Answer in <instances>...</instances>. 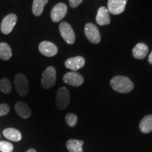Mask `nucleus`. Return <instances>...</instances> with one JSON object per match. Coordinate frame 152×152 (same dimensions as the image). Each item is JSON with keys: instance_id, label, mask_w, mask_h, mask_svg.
Segmentation results:
<instances>
[{"instance_id": "nucleus-20", "label": "nucleus", "mask_w": 152, "mask_h": 152, "mask_svg": "<svg viewBox=\"0 0 152 152\" xmlns=\"http://www.w3.org/2000/svg\"><path fill=\"white\" fill-rule=\"evenodd\" d=\"M12 56V50L7 43H0V58L4 61H8Z\"/></svg>"}, {"instance_id": "nucleus-1", "label": "nucleus", "mask_w": 152, "mask_h": 152, "mask_svg": "<svg viewBox=\"0 0 152 152\" xmlns=\"http://www.w3.org/2000/svg\"><path fill=\"white\" fill-rule=\"evenodd\" d=\"M110 85L113 90L123 94L130 92L134 89L132 82L125 76H115L110 81Z\"/></svg>"}, {"instance_id": "nucleus-25", "label": "nucleus", "mask_w": 152, "mask_h": 152, "mask_svg": "<svg viewBox=\"0 0 152 152\" xmlns=\"http://www.w3.org/2000/svg\"><path fill=\"white\" fill-rule=\"evenodd\" d=\"M68 1H69L70 7L71 8H76L80 4L83 0H68Z\"/></svg>"}, {"instance_id": "nucleus-19", "label": "nucleus", "mask_w": 152, "mask_h": 152, "mask_svg": "<svg viewBox=\"0 0 152 152\" xmlns=\"http://www.w3.org/2000/svg\"><path fill=\"white\" fill-rule=\"evenodd\" d=\"M48 2V0H34L32 7L33 14L35 16H39L42 14L44 7Z\"/></svg>"}, {"instance_id": "nucleus-28", "label": "nucleus", "mask_w": 152, "mask_h": 152, "mask_svg": "<svg viewBox=\"0 0 152 152\" xmlns=\"http://www.w3.org/2000/svg\"></svg>"}, {"instance_id": "nucleus-14", "label": "nucleus", "mask_w": 152, "mask_h": 152, "mask_svg": "<svg viewBox=\"0 0 152 152\" xmlns=\"http://www.w3.org/2000/svg\"><path fill=\"white\" fill-rule=\"evenodd\" d=\"M149 48L144 43H138L132 49V55L137 59H144L147 56Z\"/></svg>"}, {"instance_id": "nucleus-7", "label": "nucleus", "mask_w": 152, "mask_h": 152, "mask_svg": "<svg viewBox=\"0 0 152 152\" xmlns=\"http://www.w3.org/2000/svg\"><path fill=\"white\" fill-rule=\"evenodd\" d=\"M17 20V16L14 14H10L5 16L1 23V31L4 35H9L12 32L13 29L16 26Z\"/></svg>"}, {"instance_id": "nucleus-13", "label": "nucleus", "mask_w": 152, "mask_h": 152, "mask_svg": "<svg viewBox=\"0 0 152 152\" xmlns=\"http://www.w3.org/2000/svg\"><path fill=\"white\" fill-rule=\"evenodd\" d=\"M96 21L98 25L102 26L109 25L111 23L109 12L106 7H102L99 9L96 16Z\"/></svg>"}, {"instance_id": "nucleus-3", "label": "nucleus", "mask_w": 152, "mask_h": 152, "mask_svg": "<svg viewBox=\"0 0 152 152\" xmlns=\"http://www.w3.org/2000/svg\"><path fill=\"white\" fill-rule=\"evenodd\" d=\"M14 86L16 92L21 96H25L29 92V85L26 75L18 73L14 77Z\"/></svg>"}, {"instance_id": "nucleus-2", "label": "nucleus", "mask_w": 152, "mask_h": 152, "mask_svg": "<svg viewBox=\"0 0 152 152\" xmlns=\"http://www.w3.org/2000/svg\"><path fill=\"white\" fill-rule=\"evenodd\" d=\"M56 71L53 66H49L42 74L41 85L44 89L51 88L56 84Z\"/></svg>"}, {"instance_id": "nucleus-15", "label": "nucleus", "mask_w": 152, "mask_h": 152, "mask_svg": "<svg viewBox=\"0 0 152 152\" xmlns=\"http://www.w3.org/2000/svg\"><path fill=\"white\" fill-rule=\"evenodd\" d=\"M15 111L22 118H28L31 115V110L28 104L23 102H18L15 104Z\"/></svg>"}, {"instance_id": "nucleus-10", "label": "nucleus", "mask_w": 152, "mask_h": 152, "mask_svg": "<svg viewBox=\"0 0 152 152\" xmlns=\"http://www.w3.org/2000/svg\"><path fill=\"white\" fill-rule=\"evenodd\" d=\"M128 0H109L108 11L113 15H119L125 11Z\"/></svg>"}, {"instance_id": "nucleus-11", "label": "nucleus", "mask_w": 152, "mask_h": 152, "mask_svg": "<svg viewBox=\"0 0 152 152\" xmlns=\"http://www.w3.org/2000/svg\"><path fill=\"white\" fill-rule=\"evenodd\" d=\"M39 51L44 56L52 57L58 53V48L54 43L51 42L43 41L39 43Z\"/></svg>"}, {"instance_id": "nucleus-4", "label": "nucleus", "mask_w": 152, "mask_h": 152, "mask_svg": "<svg viewBox=\"0 0 152 152\" xmlns=\"http://www.w3.org/2000/svg\"><path fill=\"white\" fill-rule=\"evenodd\" d=\"M70 93L68 89L62 87L58 89L56 96V106L57 109L64 110L66 109L70 103Z\"/></svg>"}, {"instance_id": "nucleus-5", "label": "nucleus", "mask_w": 152, "mask_h": 152, "mask_svg": "<svg viewBox=\"0 0 152 152\" xmlns=\"http://www.w3.org/2000/svg\"><path fill=\"white\" fill-rule=\"evenodd\" d=\"M59 32L63 39L68 45H73L75 41V35L71 26L66 22H61L59 25Z\"/></svg>"}, {"instance_id": "nucleus-23", "label": "nucleus", "mask_w": 152, "mask_h": 152, "mask_svg": "<svg viewBox=\"0 0 152 152\" xmlns=\"http://www.w3.org/2000/svg\"><path fill=\"white\" fill-rule=\"evenodd\" d=\"M14 146L11 142L6 141H0V151L1 152H12Z\"/></svg>"}, {"instance_id": "nucleus-22", "label": "nucleus", "mask_w": 152, "mask_h": 152, "mask_svg": "<svg viewBox=\"0 0 152 152\" xmlns=\"http://www.w3.org/2000/svg\"><path fill=\"white\" fill-rule=\"evenodd\" d=\"M66 121L68 126L73 127L77 124V116L74 113H68L66 115Z\"/></svg>"}, {"instance_id": "nucleus-16", "label": "nucleus", "mask_w": 152, "mask_h": 152, "mask_svg": "<svg viewBox=\"0 0 152 152\" xmlns=\"http://www.w3.org/2000/svg\"><path fill=\"white\" fill-rule=\"evenodd\" d=\"M3 134L6 138L13 142H19L22 138V134L17 129L9 128L3 131Z\"/></svg>"}, {"instance_id": "nucleus-24", "label": "nucleus", "mask_w": 152, "mask_h": 152, "mask_svg": "<svg viewBox=\"0 0 152 152\" xmlns=\"http://www.w3.org/2000/svg\"><path fill=\"white\" fill-rule=\"evenodd\" d=\"M9 111H10V107H9L8 104H0V116H4V115H7L9 113Z\"/></svg>"}, {"instance_id": "nucleus-18", "label": "nucleus", "mask_w": 152, "mask_h": 152, "mask_svg": "<svg viewBox=\"0 0 152 152\" xmlns=\"http://www.w3.org/2000/svg\"><path fill=\"white\" fill-rule=\"evenodd\" d=\"M140 129L144 134L152 132V115H146L142 118L140 123Z\"/></svg>"}, {"instance_id": "nucleus-26", "label": "nucleus", "mask_w": 152, "mask_h": 152, "mask_svg": "<svg viewBox=\"0 0 152 152\" xmlns=\"http://www.w3.org/2000/svg\"><path fill=\"white\" fill-rule=\"evenodd\" d=\"M148 61H149V64H151L152 65V51L150 53V54L149 55V57H148Z\"/></svg>"}, {"instance_id": "nucleus-17", "label": "nucleus", "mask_w": 152, "mask_h": 152, "mask_svg": "<svg viewBox=\"0 0 152 152\" xmlns=\"http://www.w3.org/2000/svg\"><path fill=\"white\" fill-rule=\"evenodd\" d=\"M84 142L77 140H69L66 142V148L69 152H83Z\"/></svg>"}, {"instance_id": "nucleus-27", "label": "nucleus", "mask_w": 152, "mask_h": 152, "mask_svg": "<svg viewBox=\"0 0 152 152\" xmlns=\"http://www.w3.org/2000/svg\"><path fill=\"white\" fill-rule=\"evenodd\" d=\"M26 152H37V151H36V150L34 149H30L29 150H28Z\"/></svg>"}, {"instance_id": "nucleus-9", "label": "nucleus", "mask_w": 152, "mask_h": 152, "mask_svg": "<svg viewBox=\"0 0 152 152\" xmlns=\"http://www.w3.org/2000/svg\"><path fill=\"white\" fill-rule=\"evenodd\" d=\"M68 7L64 3H58L53 7L51 11V18L55 23L61 20L67 14Z\"/></svg>"}, {"instance_id": "nucleus-21", "label": "nucleus", "mask_w": 152, "mask_h": 152, "mask_svg": "<svg viewBox=\"0 0 152 152\" xmlns=\"http://www.w3.org/2000/svg\"><path fill=\"white\" fill-rule=\"evenodd\" d=\"M0 90L4 94H9L12 91L11 82L7 77H3L0 80Z\"/></svg>"}, {"instance_id": "nucleus-6", "label": "nucleus", "mask_w": 152, "mask_h": 152, "mask_svg": "<svg viewBox=\"0 0 152 152\" xmlns=\"http://www.w3.org/2000/svg\"><path fill=\"white\" fill-rule=\"evenodd\" d=\"M85 35L88 40L93 44H99L101 41V35L99 29L93 23H87L85 26Z\"/></svg>"}, {"instance_id": "nucleus-8", "label": "nucleus", "mask_w": 152, "mask_h": 152, "mask_svg": "<svg viewBox=\"0 0 152 152\" xmlns=\"http://www.w3.org/2000/svg\"><path fill=\"white\" fill-rule=\"evenodd\" d=\"M63 80L66 84L73 87H79L83 84L84 78L80 74L75 71L68 72L63 77Z\"/></svg>"}, {"instance_id": "nucleus-12", "label": "nucleus", "mask_w": 152, "mask_h": 152, "mask_svg": "<svg viewBox=\"0 0 152 152\" xmlns=\"http://www.w3.org/2000/svg\"><path fill=\"white\" fill-rule=\"evenodd\" d=\"M85 60L83 56H75L68 58L65 62V66L73 71H77L84 67Z\"/></svg>"}]
</instances>
